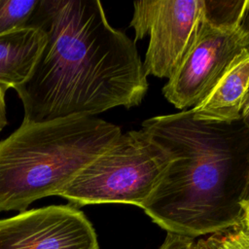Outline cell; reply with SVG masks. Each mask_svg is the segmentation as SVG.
<instances>
[{"instance_id": "18", "label": "cell", "mask_w": 249, "mask_h": 249, "mask_svg": "<svg viewBox=\"0 0 249 249\" xmlns=\"http://www.w3.org/2000/svg\"><path fill=\"white\" fill-rule=\"evenodd\" d=\"M249 201V172H248V177H247V183H246V187L242 196V204L245 202Z\"/></svg>"}, {"instance_id": "15", "label": "cell", "mask_w": 249, "mask_h": 249, "mask_svg": "<svg viewBox=\"0 0 249 249\" xmlns=\"http://www.w3.org/2000/svg\"><path fill=\"white\" fill-rule=\"evenodd\" d=\"M5 93L6 90L0 88V131L7 124V117H6V104H5Z\"/></svg>"}, {"instance_id": "14", "label": "cell", "mask_w": 249, "mask_h": 249, "mask_svg": "<svg viewBox=\"0 0 249 249\" xmlns=\"http://www.w3.org/2000/svg\"><path fill=\"white\" fill-rule=\"evenodd\" d=\"M239 28L249 38V0H246L245 2L239 21Z\"/></svg>"}, {"instance_id": "11", "label": "cell", "mask_w": 249, "mask_h": 249, "mask_svg": "<svg viewBox=\"0 0 249 249\" xmlns=\"http://www.w3.org/2000/svg\"><path fill=\"white\" fill-rule=\"evenodd\" d=\"M195 249H249V226L241 220L234 226L199 239Z\"/></svg>"}, {"instance_id": "1", "label": "cell", "mask_w": 249, "mask_h": 249, "mask_svg": "<svg viewBox=\"0 0 249 249\" xmlns=\"http://www.w3.org/2000/svg\"><path fill=\"white\" fill-rule=\"evenodd\" d=\"M27 26L45 35L28 79L16 88L22 123L92 117L141 103L147 76L133 41L97 0H40Z\"/></svg>"}, {"instance_id": "17", "label": "cell", "mask_w": 249, "mask_h": 249, "mask_svg": "<svg viewBox=\"0 0 249 249\" xmlns=\"http://www.w3.org/2000/svg\"><path fill=\"white\" fill-rule=\"evenodd\" d=\"M243 207V217H242V221L249 226V201L245 202L242 204Z\"/></svg>"}, {"instance_id": "10", "label": "cell", "mask_w": 249, "mask_h": 249, "mask_svg": "<svg viewBox=\"0 0 249 249\" xmlns=\"http://www.w3.org/2000/svg\"><path fill=\"white\" fill-rule=\"evenodd\" d=\"M40 0H0V35L27 26Z\"/></svg>"}, {"instance_id": "5", "label": "cell", "mask_w": 249, "mask_h": 249, "mask_svg": "<svg viewBox=\"0 0 249 249\" xmlns=\"http://www.w3.org/2000/svg\"><path fill=\"white\" fill-rule=\"evenodd\" d=\"M133 6L135 41L150 36L143 63L146 76L170 79L196 38L204 0H144Z\"/></svg>"}, {"instance_id": "4", "label": "cell", "mask_w": 249, "mask_h": 249, "mask_svg": "<svg viewBox=\"0 0 249 249\" xmlns=\"http://www.w3.org/2000/svg\"><path fill=\"white\" fill-rule=\"evenodd\" d=\"M174 160L148 132L131 130L121 134L57 196L75 207L124 203L142 208Z\"/></svg>"}, {"instance_id": "9", "label": "cell", "mask_w": 249, "mask_h": 249, "mask_svg": "<svg viewBox=\"0 0 249 249\" xmlns=\"http://www.w3.org/2000/svg\"><path fill=\"white\" fill-rule=\"evenodd\" d=\"M44 44L43 31L34 26L0 35V88L7 90L22 85L31 74Z\"/></svg>"}, {"instance_id": "13", "label": "cell", "mask_w": 249, "mask_h": 249, "mask_svg": "<svg viewBox=\"0 0 249 249\" xmlns=\"http://www.w3.org/2000/svg\"><path fill=\"white\" fill-rule=\"evenodd\" d=\"M159 249H195V244L191 237L167 232L163 243Z\"/></svg>"}, {"instance_id": "16", "label": "cell", "mask_w": 249, "mask_h": 249, "mask_svg": "<svg viewBox=\"0 0 249 249\" xmlns=\"http://www.w3.org/2000/svg\"><path fill=\"white\" fill-rule=\"evenodd\" d=\"M241 120L243 121L244 124L249 129V90L245 98V102L241 111Z\"/></svg>"}, {"instance_id": "8", "label": "cell", "mask_w": 249, "mask_h": 249, "mask_svg": "<svg viewBox=\"0 0 249 249\" xmlns=\"http://www.w3.org/2000/svg\"><path fill=\"white\" fill-rule=\"evenodd\" d=\"M248 90L249 51H244L232 60L208 94L192 109L193 116L208 122L240 120Z\"/></svg>"}, {"instance_id": "3", "label": "cell", "mask_w": 249, "mask_h": 249, "mask_svg": "<svg viewBox=\"0 0 249 249\" xmlns=\"http://www.w3.org/2000/svg\"><path fill=\"white\" fill-rule=\"evenodd\" d=\"M121 134L116 124L93 117L21 123L0 141V211H25L57 196Z\"/></svg>"}, {"instance_id": "2", "label": "cell", "mask_w": 249, "mask_h": 249, "mask_svg": "<svg viewBox=\"0 0 249 249\" xmlns=\"http://www.w3.org/2000/svg\"><path fill=\"white\" fill-rule=\"evenodd\" d=\"M142 129L175 160L142 209L167 232L194 238L243 217L249 129L243 121L196 120L192 109L150 118Z\"/></svg>"}, {"instance_id": "6", "label": "cell", "mask_w": 249, "mask_h": 249, "mask_svg": "<svg viewBox=\"0 0 249 249\" xmlns=\"http://www.w3.org/2000/svg\"><path fill=\"white\" fill-rule=\"evenodd\" d=\"M249 51V38L239 26H218L203 13L196 38L162 89L165 98L178 109L198 104L232 60Z\"/></svg>"}, {"instance_id": "7", "label": "cell", "mask_w": 249, "mask_h": 249, "mask_svg": "<svg viewBox=\"0 0 249 249\" xmlns=\"http://www.w3.org/2000/svg\"><path fill=\"white\" fill-rule=\"evenodd\" d=\"M0 249H100L93 226L77 207L49 205L0 219Z\"/></svg>"}, {"instance_id": "12", "label": "cell", "mask_w": 249, "mask_h": 249, "mask_svg": "<svg viewBox=\"0 0 249 249\" xmlns=\"http://www.w3.org/2000/svg\"><path fill=\"white\" fill-rule=\"evenodd\" d=\"M246 0H204V17L218 26H239Z\"/></svg>"}]
</instances>
